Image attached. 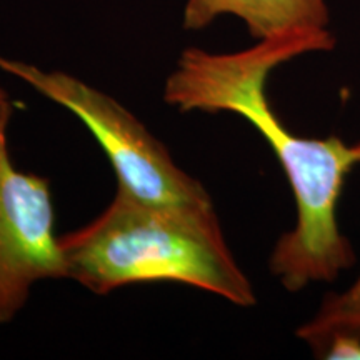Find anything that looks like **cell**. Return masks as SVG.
Instances as JSON below:
<instances>
[{
    "instance_id": "1",
    "label": "cell",
    "mask_w": 360,
    "mask_h": 360,
    "mask_svg": "<svg viewBox=\"0 0 360 360\" xmlns=\"http://www.w3.org/2000/svg\"><path fill=\"white\" fill-rule=\"evenodd\" d=\"M335 47L327 30L290 32L259 40L232 53L188 47L167 77L164 101L180 112L236 114L254 125L272 147L289 180L297 207L295 227L278 238L270 272L289 292L312 282H332L355 262L352 245L340 232L337 207L345 179L360 164L359 143L342 139L295 135L270 105L267 82L282 64Z\"/></svg>"
},
{
    "instance_id": "2",
    "label": "cell",
    "mask_w": 360,
    "mask_h": 360,
    "mask_svg": "<svg viewBox=\"0 0 360 360\" xmlns=\"http://www.w3.org/2000/svg\"><path fill=\"white\" fill-rule=\"evenodd\" d=\"M67 278L105 295L139 282L172 281L238 307L254 287L225 242L215 209L147 204L115 191L92 222L60 237Z\"/></svg>"
},
{
    "instance_id": "3",
    "label": "cell",
    "mask_w": 360,
    "mask_h": 360,
    "mask_svg": "<svg viewBox=\"0 0 360 360\" xmlns=\"http://www.w3.org/2000/svg\"><path fill=\"white\" fill-rule=\"evenodd\" d=\"M0 70L72 112L109 157L117 191L147 204L212 209L204 186L172 160L159 139L115 98L65 72H47L0 56Z\"/></svg>"
},
{
    "instance_id": "4",
    "label": "cell",
    "mask_w": 360,
    "mask_h": 360,
    "mask_svg": "<svg viewBox=\"0 0 360 360\" xmlns=\"http://www.w3.org/2000/svg\"><path fill=\"white\" fill-rule=\"evenodd\" d=\"M13 102L0 105V326L24 309L34 283L67 277L49 179L22 172L8 148Z\"/></svg>"
},
{
    "instance_id": "5",
    "label": "cell",
    "mask_w": 360,
    "mask_h": 360,
    "mask_svg": "<svg viewBox=\"0 0 360 360\" xmlns=\"http://www.w3.org/2000/svg\"><path fill=\"white\" fill-rule=\"evenodd\" d=\"M220 15L238 17L255 40L327 30L330 24L326 0H187L182 25L202 30Z\"/></svg>"
},
{
    "instance_id": "6",
    "label": "cell",
    "mask_w": 360,
    "mask_h": 360,
    "mask_svg": "<svg viewBox=\"0 0 360 360\" xmlns=\"http://www.w3.org/2000/svg\"><path fill=\"white\" fill-rule=\"evenodd\" d=\"M297 335L310 345L315 357L330 340L360 339V274L345 292L327 295L317 314L299 327Z\"/></svg>"
},
{
    "instance_id": "7",
    "label": "cell",
    "mask_w": 360,
    "mask_h": 360,
    "mask_svg": "<svg viewBox=\"0 0 360 360\" xmlns=\"http://www.w3.org/2000/svg\"><path fill=\"white\" fill-rule=\"evenodd\" d=\"M319 359L328 360H349L360 359V339H334L323 347Z\"/></svg>"
},
{
    "instance_id": "8",
    "label": "cell",
    "mask_w": 360,
    "mask_h": 360,
    "mask_svg": "<svg viewBox=\"0 0 360 360\" xmlns=\"http://www.w3.org/2000/svg\"><path fill=\"white\" fill-rule=\"evenodd\" d=\"M8 101H11L8 94L4 89H0V105H4V103H7Z\"/></svg>"
}]
</instances>
